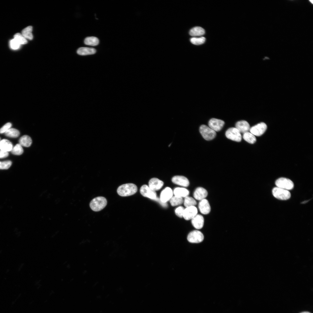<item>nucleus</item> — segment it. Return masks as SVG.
<instances>
[{"mask_svg": "<svg viewBox=\"0 0 313 313\" xmlns=\"http://www.w3.org/2000/svg\"><path fill=\"white\" fill-rule=\"evenodd\" d=\"M205 30L200 27H195L191 29L189 31V34L192 36H199L204 34Z\"/></svg>", "mask_w": 313, "mask_h": 313, "instance_id": "23", "label": "nucleus"}, {"mask_svg": "<svg viewBox=\"0 0 313 313\" xmlns=\"http://www.w3.org/2000/svg\"><path fill=\"white\" fill-rule=\"evenodd\" d=\"M196 204V201L192 197L188 196L185 197L184 201V204L186 208L194 206Z\"/></svg>", "mask_w": 313, "mask_h": 313, "instance_id": "28", "label": "nucleus"}, {"mask_svg": "<svg viewBox=\"0 0 313 313\" xmlns=\"http://www.w3.org/2000/svg\"><path fill=\"white\" fill-rule=\"evenodd\" d=\"M183 201L182 197L174 196L172 197L170 200L171 205L174 206L182 204Z\"/></svg>", "mask_w": 313, "mask_h": 313, "instance_id": "29", "label": "nucleus"}, {"mask_svg": "<svg viewBox=\"0 0 313 313\" xmlns=\"http://www.w3.org/2000/svg\"><path fill=\"white\" fill-rule=\"evenodd\" d=\"M11 126L12 124L10 123H7L0 129V133L2 134L5 133L7 131L10 129Z\"/></svg>", "mask_w": 313, "mask_h": 313, "instance_id": "36", "label": "nucleus"}, {"mask_svg": "<svg viewBox=\"0 0 313 313\" xmlns=\"http://www.w3.org/2000/svg\"><path fill=\"white\" fill-rule=\"evenodd\" d=\"M199 208L201 212L204 214H209L211 210L209 203L205 199L200 201L199 204Z\"/></svg>", "mask_w": 313, "mask_h": 313, "instance_id": "15", "label": "nucleus"}, {"mask_svg": "<svg viewBox=\"0 0 313 313\" xmlns=\"http://www.w3.org/2000/svg\"><path fill=\"white\" fill-rule=\"evenodd\" d=\"M174 195L180 197H185L188 196L189 192L186 189L182 188H176L173 191Z\"/></svg>", "mask_w": 313, "mask_h": 313, "instance_id": "21", "label": "nucleus"}, {"mask_svg": "<svg viewBox=\"0 0 313 313\" xmlns=\"http://www.w3.org/2000/svg\"><path fill=\"white\" fill-rule=\"evenodd\" d=\"M243 137L245 141L250 143L253 144L256 141V139L255 136L248 132L243 133Z\"/></svg>", "mask_w": 313, "mask_h": 313, "instance_id": "26", "label": "nucleus"}, {"mask_svg": "<svg viewBox=\"0 0 313 313\" xmlns=\"http://www.w3.org/2000/svg\"><path fill=\"white\" fill-rule=\"evenodd\" d=\"M267 128L266 124L264 123L261 122L252 127L249 130L254 136H260L265 132Z\"/></svg>", "mask_w": 313, "mask_h": 313, "instance_id": "8", "label": "nucleus"}, {"mask_svg": "<svg viewBox=\"0 0 313 313\" xmlns=\"http://www.w3.org/2000/svg\"><path fill=\"white\" fill-rule=\"evenodd\" d=\"M11 152L13 154L19 155L23 153V150L21 146L19 144H17L12 148Z\"/></svg>", "mask_w": 313, "mask_h": 313, "instance_id": "31", "label": "nucleus"}, {"mask_svg": "<svg viewBox=\"0 0 313 313\" xmlns=\"http://www.w3.org/2000/svg\"></svg>", "mask_w": 313, "mask_h": 313, "instance_id": "40", "label": "nucleus"}, {"mask_svg": "<svg viewBox=\"0 0 313 313\" xmlns=\"http://www.w3.org/2000/svg\"><path fill=\"white\" fill-rule=\"evenodd\" d=\"M6 136L11 137L17 138L20 135V132L14 128H10L5 132Z\"/></svg>", "mask_w": 313, "mask_h": 313, "instance_id": "27", "label": "nucleus"}, {"mask_svg": "<svg viewBox=\"0 0 313 313\" xmlns=\"http://www.w3.org/2000/svg\"><path fill=\"white\" fill-rule=\"evenodd\" d=\"M96 50L94 48L82 47L79 48L77 50V53L81 55H86L95 54Z\"/></svg>", "mask_w": 313, "mask_h": 313, "instance_id": "19", "label": "nucleus"}, {"mask_svg": "<svg viewBox=\"0 0 313 313\" xmlns=\"http://www.w3.org/2000/svg\"><path fill=\"white\" fill-rule=\"evenodd\" d=\"M107 204V201L105 197L98 196L93 199L90 204L91 209L94 211H100L104 208Z\"/></svg>", "mask_w": 313, "mask_h": 313, "instance_id": "2", "label": "nucleus"}, {"mask_svg": "<svg viewBox=\"0 0 313 313\" xmlns=\"http://www.w3.org/2000/svg\"><path fill=\"white\" fill-rule=\"evenodd\" d=\"M32 141L31 138L27 135L23 136L19 140V144L21 146L27 147L31 145Z\"/></svg>", "mask_w": 313, "mask_h": 313, "instance_id": "22", "label": "nucleus"}, {"mask_svg": "<svg viewBox=\"0 0 313 313\" xmlns=\"http://www.w3.org/2000/svg\"><path fill=\"white\" fill-rule=\"evenodd\" d=\"M0 163H1V162L0 161Z\"/></svg>", "mask_w": 313, "mask_h": 313, "instance_id": "41", "label": "nucleus"}, {"mask_svg": "<svg viewBox=\"0 0 313 313\" xmlns=\"http://www.w3.org/2000/svg\"><path fill=\"white\" fill-rule=\"evenodd\" d=\"M193 226L196 229H201L203 226L204 219L201 215L197 214L194 217L191 221Z\"/></svg>", "mask_w": 313, "mask_h": 313, "instance_id": "18", "label": "nucleus"}, {"mask_svg": "<svg viewBox=\"0 0 313 313\" xmlns=\"http://www.w3.org/2000/svg\"><path fill=\"white\" fill-rule=\"evenodd\" d=\"M225 124L224 122L221 119L216 118L211 119L208 122L209 127L214 131H220L223 128Z\"/></svg>", "mask_w": 313, "mask_h": 313, "instance_id": "10", "label": "nucleus"}, {"mask_svg": "<svg viewBox=\"0 0 313 313\" xmlns=\"http://www.w3.org/2000/svg\"><path fill=\"white\" fill-rule=\"evenodd\" d=\"M301 313H310V312H301Z\"/></svg>", "mask_w": 313, "mask_h": 313, "instance_id": "39", "label": "nucleus"}, {"mask_svg": "<svg viewBox=\"0 0 313 313\" xmlns=\"http://www.w3.org/2000/svg\"><path fill=\"white\" fill-rule=\"evenodd\" d=\"M137 190V186L132 183H126L120 186L117 188L118 194L122 196H126L135 194Z\"/></svg>", "mask_w": 313, "mask_h": 313, "instance_id": "1", "label": "nucleus"}, {"mask_svg": "<svg viewBox=\"0 0 313 313\" xmlns=\"http://www.w3.org/2000/svg\"><path fill=\"white\" fill-rule=\"evenodd\" d=\"M11 48L14 50H17L20 48L21 45L14 39H11L10 42Z\"/></svg>", "mask_w": 313, "mask_h": 313, "instance_id": "33", "label": "nucleus"}, {"mask_svg": "<svg viewBox=\"0 0 313 313\" xmlns=\"http://www.w3.org/2000/svg\"><path fill=\"white\" fill-rule=\"evenodd\" d=\"M272 193L275 197L281 200L288 199L291 196L290 193L288 190L278 187L273 189Z\"/></svg>", "mask_w": 313, "mask_h": 313, "instance_id": "4", "label": "nucleus"}, {"mask_svg": "<svg viewBox=\"0 0 313 313\" xmlns=\"http://www.w3.org/2000/svg\"><path fill=\"white\" fill-rule=\"evenodd\" d=\"M277 187L287 190L292 189L294 187L293 182L289 179L281 177L275 181Z\"/></svg>", "mask_w": 313, "mask_h": 313, "instance_id": "5", "label": "nucleus"}, {"mask_svg": "<svg viewBox=\"0 0 313 313\" xmlns=\"http://www.w3.org/2000/svg\"><path fill=\"white\" fill-rule=\"evenodd\" d=\"M236 128L241 133L248 132L250 129L249 123L247 121L242 120L238 121L235 124Z\"/></svg>", "mask_w": 313, "mask_h": 313, "instance_id": "17", "label": "nucleus"}, {"mask_svg": "<svg viewBox=\"0 0 313 313\" xmlns=\"http://www.w3.org/2000/svg\"><path fill=\"white\" fill-rule=\"evenodd\" d=\"M208 192L204 188L199 187L197 188L193 194L194 197L196 200H201L205 199L208 195Z\"/></svg>", "mask_w": 313, "mask_h": 313, "instance_id": "16", "label": "nucleus"}, {"mask_svg": "<svg viewBox=\"0 0 313 313\" xmlns=\"http://www.w3.org/2000/svg\"><path fill=\"white\" fill-rule=\"evenodd\" d=\"M32 30V27L31 26H28L22 30L21 34L26 39L31 40L33 38Z\"/></svg>", "mask_w": 313, "mask_h": 313, "instance_id": "24", "label": "nucleus"}, {"mask_svg": "<svg viewBox=\"0 0 313 313\" xmlns=\"http://www.w3.org/2000/svg\"><path fill=\"white\" fill-rule=\"evenodd\" d=\"M197 209L195 206L186 208L184 209L183 217L186 220L192 219L197 214Z\"/></svg>", "mask_w": 313, "mask_h": 313, "instance_id": "11", "label": "nucleus"}, {"mask_svg": "<svg viewBox=\"0 0 313 313\" xmlns=\"http://www.w3.org/2000/svg\"><path fill=\"white\" fill-rule=\"evenodd\" d=\"M184 210V209L183 207L182 206L176 208L175 210V214L179 217L182 218L183 217Z\"/></svg>", "mask_w": 313, "mask_h": 313, "instance_id": "35", "label": "nucleus"}, {"mask_svg": "<svg viewBox=\"0 0 313 313\" xmlns=\"http://www.w3.org/2000/svg\"><path fill=\"white\" fill-rule=\"evenodd\" d=\"M172 181L175 184L185 187H187L189 185L188 180L183 176H174L172 178Z\"/></svg>", "mask_w": 313, "mask_h": 313, "instance_id": "13", "label": "nucleus"}, {"mask_svg": "<svg viewBox=\"0 0 313 313\" xmlns=\"http://www.w3.org/2000/svg\"><path fill=\"white\" fill-rule=\"evenodd\" d=\"M12 164V161L9 160L1 162L0 163V169H7L10 167Z\"/></svg>", "mask_w": 313, "mask_h": 313, "instance_id": "34", "label": "nucleus"}, {"mask_svg": "<svg viewBox=\"0 0 313 313\" xmlns=\"http://www.w3.org/2000/svg\"><path fill=\"white\" fill-rule=\"evenodd\" d=\"M13 148L12 143L9 141L3 139L0 141V149L3 151L8 152L11 150Z\"/></svg>", "mask_w": 313, "mask_h": 313, "instance_id": "20", "label": "nucleus"}, {"mask_svg": "<svg viewBox=\"0 0 313 313\" xmlns=\"http://www.w3.org/2000/svg\"><path fill=\"white\" fill-rule=\"evenodd\" d=\"M9 155L8 152L3 150H0V158H4L7 157Z\"/></svg>", "mask_w": 313, "mask_h": 313, "instance_id": "37", "label": "nucleus"}, {"mask_svg": "<svg viewBox=\"0 0 313 313\" xmlns=\"http://www.w3.org/2000/svg\"><path fill=\"white\" fill-rule=\"evenodd\" d=\"M204 236L202 233L198 230H194L190 232L187 236V240L191 243H198L202 241Z\"/></svg>", "mask_w": 313, "mask_h": 313, "instance_id": "7", "label": "nucleus"}, {"mask_svg": "<svg viewBox=\"0 0 313 313\" xmlns=\"http://www.w3.org/2000/svg\"><path fill=\"white\" fill-rule=\"evenodd\" d=\"M154 200L158 202L163 207H166L167 206V203H164L161 201L160 199L157 197Z\"/></svg>", "mask_w": 313, "mask_h": 313, "instance_id": "38", "label": "nucleus"}, {"mask_svg": "<svg viewBox=\"0 0 313 313\" xmlns=\"http://www.w3.org/2000/svg\"><path fill=\"white\" fill-rule=\"evenodd\" d=\"M148 185L151 189L155 191L161 188L163 185V182L158 179L154 178L150 180Z\"/></svg>", "mask_w": 313, "mask_h": 313, "instance_id": "14", "label": "nucleus"}, {"mask_svg": "<svg viewBox=\"0 0 313 313\" xmlns=\"http://www.w3.org/2000/svg\"><path fill=\"white\" fill-rule=\"evenodd\" d=\"M225 135L227 138L234 141L239 142L242 139L241 133L236 128L232 127L228 129Z\"/></svg>", "mask_w": 313, "mask_h": 313, "instance_id": "6", "label": "nucleus"}, {"mask_svg": "<svg viewBox=\"0 0 313 313\" xmlns=\"http://www.w3.org/2000/svg\"><path fill=\"white\" fill-rule=\"evenodd\" d=\"M173 192L172 189L168 187H166L161 192L160 195V201L164 203L170 199L172 197Z\"/></svg>", "mask_w": 313, "mask_h": 313, "instance_id": "12", "label": "nucleus"}, {"mask_svg": "<svg viewBox=\"0 0 313 313\" xmlns=\"http://www.w3.org/2000/svg\"><path fill=\"white\" fill-rule=\"evenodd\" d=\"M140 192L143 196L155 200L157 198L155 191L151 189L147 185H143L140 188Z\"/></svg>", "mask_w": 313, "mask_h": 313, "instance_id": "9", "label": "nucleus"}, {"mask_svg": "<svg viewBox=\"0 0 313 313\" xmlns=\"http://www.w3.org/2000/svg\"><path fill=\"white\" fill-rule=\"evenodd\" d=\"M84 42L86 45L95 46L99 44V40L96 37H87L85 39Z\"/></svg>", "mask_w": 313, "mask_h": 313, "instance_id": "25", "label": "nucleus"}, {"mask_svg": "<svg viewBox=\"0 0 313 313\" xmlns=\"http://www.w3.org/2000/svg\"><path fill=\"white\" fill-rule=\"evenodd\" d=\"M205 41V38L204 37H194L190 39L191 42L195 45H199L203 43Z\"/></svg>", "mask_w": 313, "mask_h": 313, "instance_id": "32", "label": "nucleus"}, {"mask_svg": "<svg viewBox=\"0 0 313 313\" xmlns=\"http://www.w3.org/2000/svg\"><path fill=\"white\" fill-rule=\"evenodd\" d=\"M14 39L21 45L25 44L27 42V40L21 34L17 33L14 35Z\"/></svg>", "mask_w": 313, "mask_h": 313, "instance_id": "30", "label": "nucleus"}, {"mask_svg": "<svg viewBox=\"0 0 313 313\" xmlns=\"http://www.w3.org/2000/svg\"><path fill=\"white\" fill-rule=\"evenodd\" d=\"M199 131L203 138L207 141L213 139L216 135L215 131L205 125H202L200 126Z\"/></svg>", "mask_w": 313, "mask_h": 313, "instance_id": "3", "label": "nucleus"}]
</instances>
